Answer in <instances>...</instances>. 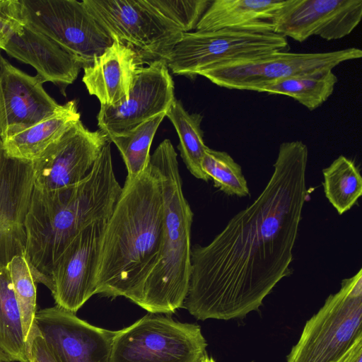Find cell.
Returning a JSON list of instances; mask_svg holds the SVG:
<instances>
[{"instance_id": "6da1fadb", "label": "cell", "mask_w": 362, "mask_h": 362, "mask_svg": "<svg viewBox=\"0 0 362 362\" xmlns=\"http://www.w3.org/2000/svg\"><path fill=\"white\" fill-rule=\"evenodd\" d=\"M308 149L282 143L274 170L256 199L233 216L206 245L191 250L182 308L199 320H229L258 310L290 264L308 197Z\"/></svg>"}, {"instance_id": "7a4b0ae2", "label": "cell", "mask_w": 362, "mask_h": 362, "mask_svg": "<svg viewBox=\"0 0 362 362\" xmlns=\"http://www.w3.org/2000/svg\"><path fill=\"white\" fill-rule=\"evenodd\" d=\"M164 223L162 177L156 165L125 180L103 229L96 267V294L136 303L161 246Z\"/></svg>"}, {"instance_id": "3957f363", "label": "cell", "mask_w": 362, "mask_h": 362, "mask_svg": "<svg viewBox=\"0 0 362 362\" xmlns=\"http://www.w3.org/2000/svg\"><path fill=\"white\" fill-rule=\"evenodd\" d=\"M122 188L114 172L110 141L79 182L51 191L34 187L24 222V256L35 283L49 288L53 267L68 244L89 225L110 218Z\"/></svg>"}, {"instance_id": "277c9868", "label": "cell", "mask_w": 362, "mask_h": 362, "mask_svg": "<svg viewBox=\"0 0 362 362\" xmlns=\"http://www.w3.org/2000/svg\"><path fill=\"white\" fill-rule=\"evenodd\" d=\"M151 160L162 177L163 233L157 260L136 304L149 313L172 314L182 308L188 291L194 214L182 191L177 154L170 139L158 146Z\"/></svg>"}, {"instance_id": "5b68a950", "label": "cell", "mask_w": 362, "mask_h": 362, "mask_svg": "<svg viewBox=\"0 0 362 362\" xmlns=\"http://www.w3.org/2000/svg\"><path fill=\"white\" fill-rule=\"evenodd\" d=\"M362 339V269L344 279L306 322L286 362H342Z\"/></svg>"}, {"instance_id": "8992f818", "label": "cell", "mask_w": 362, "mask_h": 362, "mask_svg": "<svg viewBox=\"0 0 362 362\" xmlns=\"http://www.w3.org/2000/svg\"><path fill=\"white\" fill-rule=\"evenodd\" d=\"M206 347L199 325L148 313L115 331L110 362H200Z\"/></svg>"}, {"instance_id": "52a82bcc", "label": "cell", "mask_w": 362, "mask_h": 362, "mask_svg": "<svg viewBox=\"0 0 362 362\" xmlns=\"http://www.w3.org/2000/svg\"><path fill=\"white\" fill-rule=\"evenodd\" d=\"M112 40L132 48L143 63L167 62L183 32L146 0H83Z\"/></svg>"}, {"instance_id": "ba28073f", "label": "cell", "mask_w": 362, "mask_h": 362, "mask_svg": "<svg viewBox=\"0 0 362 362\" xmlns=\"http://www.w3.org/2000/svg\"><path fill=\"white\" fill-rule=\"evenodd\" d=\"M287 38L274 32L223 29L184 33L167 66L175 75L194 78L211 67L276 51H287Z\"/></svg>"}, {"instance_id": "9c48e42d", "label": "cell", "mask_w": 362, "mask_h": 362, "mask_svg": "<svg viewBox=\"0 0 362 362\" xmlns=\"http://www.w3.org/2000/svg\"><path fill=\"white\" fill-rule=\"evenodd\" d=\"M361 57L362 50L356 47L313 53L276 51L252 59L217 65L200 72L199 76L222 88L258 92L269 83L316 71L332 70L343 62Z\"/></svg>"}, {"instance_id": "30bf717a", "label": "cell", "mask_w": 362, "mask_h": 362, "mask_svg": "<svg viewBox=\"0 0 362 362\" xmlns=\"http://www.w3.org/2000/svg\"><path fill=\"white\" fill-rule=\"evenodd\" d=\"M21 1L25 24L55 42L83 67L113 42L83 1Z\"/></svg>"}, {"instance_id": "8fae6325", "label": "cell", "mask_w": 362, "mask_h": 362, "mask_svg": "<svg viewBox=\"0 0 362 362\" xmlns=\"http://www.w3.org/2000/svg\"><path fill=\"white\" fill-rule=\"evenodd\" d=\"M108 141L102 131H90L81 119L76 122L32 161L34 187L51 191L79 182L91 171Z\"/></svg>"}, {"instance_id": "7c38bea8", "label": "cell", "mask_w": 362, "mask_h": 362, "mask_svg": "<svg viewBox=\"0 0 362 362\" xmlns=\"http://www.w3.org/2000/svg\"><path fill=\"white\" fill-rule=\"evenodd\" d=\"M175 99L174 81L166 62H151L137 69L126 102L115 107L100 105L98 126L108 139L122 134L166 112Z\"/></svg>"}, {"instance_id": "4fadbf2b", "label": "cell", "mask_w": 362, "mask_h": 362, "mask_svg": "<svg viewBox=\"0 0 362 362\" xmlns=\"http://www.w3.org/2000/svg\"><path fill=\"white\" fill-rule=\"evenodd\" d=\"M362 19L361 0H287L273 20L274 32L303 42L311 36L341 39Z\"/></svg>"}, {"instance_id": "5bb4252c", "label": "cell", "mask_w": 362, "mask_h": 362, "mask_svg": "<svg viewBox=\"0 0 362 362\" xmlns=\"http://www.w3.org/2000/svg\"><path fill=\"white\" fill-rule=\"evenodd\" d=\"M107 220L92 223L79 232L55 262L49 289L56 306L76 314L96 294L95 270Z\"/></svg>"}, {"instance_id": "9a60e30c", "label": "cell", "mask_w": 362, "mask_h": 362, "mask_svg": "<svg viewBox=\"0 0 362 362\" xmlns=\"http://www.w3.org/2000/svg\"><path fill=\"white\" fill-rule=\"evenodd\" d=\"M34 325L57 362H110L115 331L93 326L57 306L37 310Z\"/></svg>"}, {"instance_id": "2e32d148", "label": "cell", "mask_w": 362, "mask_h": 362, "mask_svg": "<svg viewBox=\"0 0 362 362\" xmlns=\"http://www.w3.org/2000/svg\"><path fill=\"white\" fill-rule=\"evenodd\" d=\"M37 76L13 66L0 52V128L4 141L59 111Z\"/></svg>"}, {"instance_id": "e0dca14e", "label": "cell", "mask_w": 362, "mask_h": 362, "mask_svg": "<svg viewBox=\"0 0 362 362\" xmlns=\"http://www.w3.org/2000/svg\"><path fill=\"white\" fill-rule=\"evenodd\" d=\"M4 50L13 58L32 66L44 83L51 82L66 95V88L77 78L83 65L45 35L25 23L15 33Z\"/></svg>"}, {"instance_id": "ac0fdd59", "label": "cell", "mask_w": 362, "mask_h": 362, "mask_svg": "<svg viewBox=\"0 0 362 362\" xmlns=\"http://www.w3.org/2000/svg\"><path fill=\"white\" fill-rule=\"evenodd\" d=\"M142 64L132 48L113 40L102 54L83 67L82 81L100 105L118 106L129 98L136 72Z\"/></svg>"}, {"instance_id": "d6986e66", "label": "cell", "mask_w": 362, "mask_h": 362, "mask_svg": "<svg viewBox=\"0 0 362 362\" xmlns=\"http://www.w3.org/2000/svg\"><path fill=\"white\" fill-rule=\"evenodd\" d=\"M286 1L214 0L199 21L196 30L228 29L274 32L273 20Z\"/></svg>"}, {"instance_id": "ffe728a7", "label": "cell", "mask_w": 362, "mask_h": 362, "mask_svg": "<svg viewBox=\"0 0 362 362\" xmlns=\"http://www.w3.org/2000/svg\"><path fill=\"white\" fill-rule=\"evenodd\" d=\"M35 186L33 162L0 156V226L24 228Z\"/></svg>"}, {"instance_id": "44dd1931", "label": "cell", "mask_w": 362, "mask_h": 362, "mask_svg": "<svg viewBox=\"0 0 362 362\" xmlns=\"http://www.w3.org/2000/svg\"><path fill=\"white\" fill-rule=\"evenodd\" d=\"M80 118L77 102L69 100L52 116L4 139L3 151L8 156L33 161Z\"/></svg>"}, {"instance_id": "7402d4cb", "label": "cell", "mask_w": 362, "mask_h": 362, "mask_svg": "<svg viewBox=\"0 0 362 362\" xmlns=\"http://www.w3.org/2000/svg\"><path fill=\"white\" fill-rule=\"evenodd\" d=\"M0 358L4 362H28V343L7 267L0 269Z\"/></svg>"}, {"instance_id": "603a6c76", "label": "cell", "mask_w": 362, "mask_h": 362, "mask_svg": "<svg viewBox=\"0 0 362 362\" xmlns=\"http://www.w3.org/2000/svg\"><path fill=\"white\" fill-rule=\"evenodd\" d=\"M177 134L180 143L177 148L187 168L196 178L208 181L209 178L202 171L201 162L206 146L201 128L202 115L189 114L182 102L176 98L165 112Z\"/></svg>"}, {"instance_id": "cb8c5ba5", "label": "cell", "mask_w": 362, "mask_h": 362, "mask_svg": "<svg viewBox=\"0 0 362 362\" xmlns=\"http://www.w3.org/2000/svg\"><path fill=\"white\" fill-rule=\"evenodd\" d=\"M337 81L332 70H325L274 81L262 87L258 92L286 95L311 111L329 98Z\"/></svg>"}, {"instance_id": "d4e9b609", "label": "cell", "mask_w": 362, "mask_h": 362, "mask_svg": "<svg viewBox=\"0 0 362 362\" xmlns=\"http://www.w3.org/2000/svg\"><path fill=\"white\" fill-rule=\"evenodd\" d=\"M325 197L339 215L351 209L362 194V177L354 161L339 156L322 170Z\"/></svg>"}, {"instance_id": "484cf974", "label": "cell", "mask_w": 362, "mask_h": 362, "mask_svg": "<svg viewBox=\"0 0 362 362\" xmlns=\"http://www.w3.org/2000/svg\"><path fill=\"white\" fill-rule=\"evenodd\" d=\"M165 112L158 114L122 134L109 138L118 148L125 164L126 179L134 180L148 166L153 137Z\"/></svg>"}, {"instance_id": "4316f807", "label": "cell", "mask_w": 362, "mask_h": 362, "mask_svg": "<svg viewBox=\"0 0 362 362\" xmlns=\"http://www.w3.org/2000/svg\"><path fill=\"white\" fill-rule=\"evenodd\" d=\"M205 175L214 186L228 196L250 195V190L241 166L226 151L205 150L201 162Z\"/></svg>"}, {"instance_id": "83f0119b", "label": "cell", "mask_w": 362, "mask_h": 362, "mask_svg": "<svg viewBox=\"0 0 362 362\" xmlns=\"http://www.w3.org/2000/svg\"><path fill=\"white\" fill-rule=\"evenodd\" d=\"M6 267L20 310L23 334L27 341L34 327L37 312L35 281L24 255L15 256Z\"/></svg>"}, {"instance_id": "f1b7e54d", "label": "cell", "mask_w": 362, "mask_h": 362, "mask_svg": "<svg viewBox=\"0 0 362 362\" xmlns=\"http://www.w3.org/2000/svg\"><path fill=\"white\" fill-rule=\"evenodd\" d=\"M163 17L175 24L183 33L192 32L211 0H146Z\"/></svg>"}, {"instance_id": "f546056e", "label": "cell", "mask_w": 362, "mask_h": 362, "mask_svg": "<svg viewBox=\"0 0 362 362\" xmlns=\"http://www.w3.org/2000/svg\"><path fill=\"white\" fill-rule=\"evenodd\" d=\"M25 23L21 0H0V49L23 30Z\"/></svg>"}, {"instance_id": "4dcf8cb0", "label": "cell", "mask_w": 362, "mask_h": 362, "mask_svg": "<svg viewBox=\"0 0 362 362\" xmlns=\"http://www.w3.org/2000/svg\"><path fill=\"white\" fill-rule=\"evenodd\" d=\"M26 245L25 228L8 230L0 227V269L6 268L17 255H24Z\"/></svg>"}, {"instance_id": "1f68e13d", "label": "cell", "mask_w": 362, "mask_h": 362, "mask_svg": "<svg viewBox=\"0 0 362 362\" xmlns=\"http://www.w3.org/2000/svg\"><path fill=\"white\" fill-rule=\"evenodd\" d=\"M28 362H57L47 342L34 325L28 339Z\"/></svg>"}, {"instance_id": "d6a6232c", "label": "cell", "mask_w": 362, "mask_h": 362, "mask_svg": "<svg viewBox=\"0 0 362 362\" xmlns=\"http://www.w3.org/2000/svg\"><path fill=\"white\" fill-rule=\"evenodd\" d=\"M342 362H362V339L355 342Z\"/></svg>"}, {"instance_id": "836d02e7", "label": "cell", "mask_w": 362, "mask_h": 362, "mask_svg": "<svg viewBox=\"0 0 362 362\" xmlns=\"http://www.w3.org/2000/svg\"><path fill=\"white\" fill-rule=\"evenodd\" d=\"M200 362H216L214 359L208 355H206Z\"/></svg>"}, {"instance_id": "e575fe53", "label": "cell", "mask_w": 362, "mask_h": 362, "mask_svg": "<svg viewBox=\"0 0 362 362\" xmlns=\"http://www.w3.org/2000/svg\"><path fill=\"white\" fill-rule=\"evenodd\" d=\"M3 152V140L1 135V128H0V156Z\"/></svg>"}, {"instance_id": "d590c367", "label": "cell", "mask_w": 362, "mask_h": 362, "mask_svg": "<svg viewBox=\"0 0 362 362\" xmlns=\"http://www.w3.org/2000/svg\"><path fill=\"white\" fill-rule=\"evenodd\" d=\"M0 362H4V361L0 358Z\"/></svg>"}]
</instances>
